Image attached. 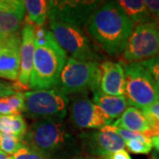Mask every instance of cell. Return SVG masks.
I'll return each mask as SVG.
<instances>
[{
    "instance_id": "6da1fadb",
    "label": "cell",
    "mask_w": 159,
    "mask_h": 159,
    "mask_svg": "<svg viewBox=\"0 0 159 159\" xmlns=\"http://www.w3.org/2000/svg\"><path fill=\"white\" fill-rule=\"evenodd\" d=\"M23 142L45 159H71L81 153L79 133L65 119L34 120Z\"/></svg>"
},
{
    "instance_id": "7a4b0ae2",
    "label": "cell",
    "mask_w": 159,
    "mask_h": 159,
    "mask_svg": "<svg viewBox=\"0 0 159 159\" xmlns=\"http://www.w3.org/2000/svg\"><path fill=\"white\" fill-rule=\"evenodd\" d=\"M134 24L117 1L102 2L92 15L86 31L111 57L122 56Z\"/></svg>"
},
{
    "instance_id": "3957f363",
    "label": "cell",
    "mask_w": 159,
    "mask_h": 159,
    "mask_svg": "<svg viewBox=\"0 0 159 159\" xmlns=\"http://www.w3.org/2000/svg\"><path fill=\"white\" fill-rule=\"evenodd\" d=\"M67 57V54L58 45L53 34L44 44L34 45L29 89L41 90L56 88Z\"/></svg>"
},
{
    "instance_id": "277c9868",
    "label": "cell",
    "mask_w": 159,
    "mask_h": 159,
    "mask_svg": "<svg viewBox=\"0 0 159 159\" xmlns=\"http://www.w3.org/2000/svg\"><path fill=\"white\" fill-rule=\"evenodd\" d=\"M99 77L100 63L68 57L56 88L67 97L85 93L88 89L95 92L99 90Z\"/></svg>"
},
{
    "instance_id": "5b68a950",
    "label": "cell",
    "mask_w": 159,
    "mask_h": 159,
    "mask_svg": "<svg viewBox=\"0 0 159 159\" xmlns=\"http://www.w3.org/2000/svg\"><path fill=\"white\" fill-rule=\"evenodd\" d=\"M125 94L124 97L135 108H147L159 100V87L141 62L124 65Z\"/></svg>"
},
{
    "instance_id": "8992f818",
    "label": "cell",
    "mask_w": 159,
    "mask_h": 159,
    "mask_svg": "<svg viewBox=\"0 0 159 159\" xmlns=\"http://www.w3.org/2000/svg\"><path fill=\"white\" fill-rule=\"evenodd\" d=\"M24 97L23 112L29 119L63 120L67 116L69 98L57 88L28 91L24 93Z\"/></svg>"
},
{
    "instance_id": "52a82bcc",
    "label": "cell",
    "mask_w": 159,
    "mask_h": 159,
    "mask_svg": "<svg viewBox=\"0 0 159 159\" xmlns=\"http://www.w3.org/2000/svg\"><path fill=\"white\" fill-rule=\"evenodd\" d=\"M49 26L56 42L67 56L78 60L100 63L102 57L86 30L53 20L49 21Z\"/></svg>"
},
{
    "instance_id": "ba28073f",
    "label": "cell",
    "mask_w": 159,
    "mask_h": 159,
    "mask_svg": "<svg viewBox=\"0 0 159 159\" xmlns=\"http://www.w3.org/2000/svg\"><path fill=\"white\" fill-rule=\"evenodd\" d=\"M159 54V21L136 25L126 43L122 59L126 64L142 62Z\"/></svg>"
},
{
    "instance_id": "9c48e42d",
    "label": "cell",
    "mask_w": 159,
    "mask_h": 159,
    "mask_svg": "<svg viewBox=\"0 0 159 159\" xmlns=\"http://www.w3.org/2000/svg\"><path fill=\"white\" fill-rule=\"evenodd\" d=\"M102 3L94 0L48 1V20L86 30L92 15Z\"/></svg>"
},
{
    "instance_id": "30bf717a",
    "label": "cell",
    "mask_w": 159,
    "mask_h": 159,
    "mask_svg": "<svg viewBox=\"0 0 159 159\" xmlns=\"http://www.w3.org/2000/svg\"><path fill=\"white\" fill-rule=\"evenodd\" d=\"M81 153L96 157L125 149V141L114 131L111 125L99 129L79 133Z\"/></svg>"
},
{
    "instance_id": "8fae6325",
    "label": "cell",
    "mask_w": 159,
    "mask_h": 159,
    "mask_svg": "<svg viewBox=\"0 0 159 159\" xmlns=\"http://www.w3.org/2000/svg\"><path fill=\"white\" fill-rule=\"evenodd\" d=\"M69 121L80 129H99L112 122L85 93L74 96L69 103Z\"/></svg>"
},
{
    "instance_id": "7c38bea8",
    "label": "cell",
    "mask_w": 159,
    "mask_h": 159,
    "mask_svg": "<svg viewBox=\"0 0 159 159\" xmlns=\"http://www.w3.org/2000/svg\"><path fill=\"white\" fill-rule=\"evenodd\" d=\"M20 35L19 33L0 38V78L18 80L20 64Z\"/></svg>"
},
{
    "instance_id": "4fadbf2b",
    "label": "cell",
    "mask_w": 159,
    "mask_h": 159,
    "mask_svg": "<svg viewBox=\"0 0 159 159\" xmlns=\"http://www.w3.org/2000/svg\"><path fill=\"white\" fill-rule=\"evenodd\" d=\"M20 64L18 83L15 89H29L30 75L33 67L34 54V26L24 23L20 32Z\"/></svg>"
},
{
    "instance_id": "5bb4252c",
    "label": "cell",
    "mask_w": 159,
    "mask_h": 159,
    "mask_svg": "<svg viewBox=\"0 0 159 159\" xmlns=\"http://www.w3.org/2000/svg\"><path fill=\"white\" fill-rule=\"evenodd\" d=\"M99 90L107 96H124L125 70L123 63L111 60H104L100 63Z\"/></svg>"
},
{
    "instance_id": "9a60e30c",
    "label": "cell",
    "mask_w": 159,
    "mask_h": 159,
    "mask_svg": "<svg viewBox=\"0 0 159 159\" xmlns=\"http://www.w3.org/2000/svg\"><path fill=\"white\" fill-rule=\"evenodd\" d=\"M26 15L24 1L13 0L11 6L0 8V38L19 33Z\"/></svg>"
},
{
    "instance_id": "2e32d148",
    "label": "cell",
    "mask_w": 159,
    "mask_h": 159,
    "mask_svg": "<svg viewBox=\"0 0 159 159\" xmlns=\"http://www.w3.org/2000/svg\"><path fill=\"white\" fill-rule=\"evenodd\" d=\"M112 126L142 134L150 139V128L147 118L141 109L128 106L119 119L111 124Z\"/></svg>"
},
{
    "instance_id": "e0dca14e",
    "label": "cell",
    "mask_w": 159,
    "mask_h": 159,
    "mask_svg": "<svg viewBox=\"0 0 159 159\" xmlns=\"http://www.w3.org/2000/svg\"><path fill=\"white\" fill-rule=\"evenodd\" d=\"M93 102L107 115L113 123L128 107V102L124 96L113 97L102 94L100 90L93 92Z\"/></svg>"
},
{
    "instance_id": "ac0fdd59",
    "label": "cell",
    "mask_w": 159,
    "mask_h": 159,
    "mask_svg": "<svg viewBox=\"0 0 159 159\" xmlns=\"http://www.w3.org/2000/svg\"><path fill=\"white\" fill-rule=\"evenodd\" d=\"M122 10L125 11L134 24L138 25L142 23L155 20L148 12L145 1L142 0H119L117 1Z\"/></svg>"
},
{
    "instance_id": "d6986e66",
    "label": "cell",
    "mask_w": 159,
    "mask_h": 159,
    "mask_svg": "<svg viewBox=\"0 0 159 159\" xmlns=\"http://www.w3.org/2000/svg\"><path fill=\"white\" fill-rule=\"evenodd\" d=\"M26 15L24 23L43 27L48 20V1L45 0H25Z\"/></svg>"
},
{
    "instance_id": "ffe728a7",
    "label": "cell",
    "mask_w": 159,
    "mask_h": 159,
    "mask_svg": "<svg viewBox=\"0 0 159 159\" xmlns=\"http://www.w3.org/2000/svg\"><path fill=\"white\" fill-rule=\"evenodd\" d=\"M27 130L28 125L21 114H0V134H9L23 140Z\"/></svg>"
},
{
    "instance_id": "44dd1931",
    "label": "cell",
    "mask_w": 159,
    "mask_h": 159,
    "mask_svg": "<svg viewBox=\"0 0 159 159\" xmlns=\"http://www.w3.org/2000/svg\"><path fill=\"white\" fill-rule=\"evenodd\" d=\"M25 109L24 93L16 92L12 95L2 97L0 99V114L13 115L21 114Z\"/></svg>"
},
{
    "instance_id": "7402d4cb",
    "label": "cell",
    "mask_w": 159,
    "mask_h": 159,
    "mask_svg": "<svg viewBox=\"0 0 159 159\" xmlns=\"http://www.w3.org/2000/svg\"><path fill=\"white\" fill-rule=\"evenodd\" d=\"M23 140L19 137L9 134H1L0 136V150L6 155L12 156L23 145Z\"/></svg>"
},
{
    "instance_id": "603a6c76",
    "label": "cell",
    "mask_w": 159,
    "mask_h": 159,
    "mask_svg": "<svg viewBox=\"0 0 159 159\" xmlns=\"http://www.w3.org/2000/svg\"><path fill=\"white\" fill-rule=\"evenodd\" d=\"M125 147L130 151L131 153L140 154V155H147L153 148L151 141L148 142H142L139 140H130L126 141Z\"/></svg>"
},
{
    "instance_id": "cb8c5ba5",
    "label": "cell",
    "mask_w": 159,
    "mask_h": 159,
    "mask_svg": "<svg viewBox=\"0 0 159 159\" xmlns=\"http://www.w3.org/2000/svg\"><path fill=\"white\" fill-rule=\"evenodd\" d=\"M11 159H45V157L35 149L23 143L22 146L11 156Z\"/></svg>"
},
{
    "instance_id": "d4e9b609",
    "label": "cell",
    "mask_w": 159,
    "mask_h": 159,
    "mask_svg": "<svg viewBox=\"0 0 159 159\" xmlns=\"http://www.w3.org/2000/svg\"><path fill=\"white\" fill-rule=\"evenodd\" d=\"M141 63L148 70V73L150 74L154 80L159 87V54Z\"/></svg>"
},
{
    "instance_id": "484cf974",
    "label": "cell",
    "mask_w": 159,
    "mask_h": 159,
    "mask_svg": "<svg viewBox=\"0 0 159 159\" xmlns=\"http://www.w3.org/2000/svg\"><path fill=\"white\" fill-rule=\"evenodd\" d=\"M112 126V125H111ZM113 127L114 131L119 134V136L121 137L125 142L126 141H130V140H139V141H142L144 142H150L151 140L148 138V137L144 136L142 134H138V133H134V132H131V131L125 130L123 128H119V127Z\"/></svg>"
},
{
    "instance_id": "4316f807",
    "label": "cell",
    "mask_w": 159,
    "mask_h": 159,
    "mask_svg": "<svg viewBox=\"0 0 159 159\" xmlns=\"http://www.w3.org/2000/svg\"><path fill=\"white\" fill-rule=\"evenodd\" d=\"M145 4L150 15L159 21V0H146Z\"/></svg>"
},
{
    "instance_id": "83f0119b",
    "label": "cell",
    "mask_w": 159,
    "mask_h": 159,
    "mask_svg": "<svg viewBox=\"0 0 159 159\" xmlns=\"http://www.w3.org/2000/svg\"><path fill=\"white\" fill-rule=\"evenodd\" d=\"M19 91L15 89V86L9 84L7 82H1L0 81V99L2 97H7L12 95Z\"/></svg>"
},
{
    "instance_id": "f1b7e54d",
    "label": "cell",
    "mask_w": 159,
    "mask_h": 159,
    "mask_svg": "<svg viewBox=\"0 0 159 159\" xmlns=\"http://www.w3.org/2000/svg\"><path fill=\"white\" fill-rule=\"evenodd\" d=\"M100 159H132L129 153L125 149H121L113 153L106 155L104 157H99Z\"/></svg>"
},
{
    "instance_id": "f546056e",
    "label": "cell",
    "mask_w": 159,
    "mask_h": 159,
    "mask_svg": "<svg viewBox=\"0 0 159 159\" xmlns=\"http://www.w3.org/2000/svg\"><path fill=\"white\" fill-rule=\"evenodd\" d=\"M142 111L147 112V113L150 114L151 116H153L155 119L159 120V100L152 103L151 105L148 106L147 108L143 109Z\"/></svg>"
},
{
    "instance_id": "4dcf8cb0",
    "label": "cell",
    "mask_w": 159,
    "mask_h": 159,
    "mask_svg": "<svg viewBox=\"0 0 159 159\" xmlns=\"http://www.w3.org/2000/svg\"><path fill=\"white\" fill-rule=\"evenodd\" d=\"M71 159H100L99 157H92V156H89V155H86V154L80 153L78 156L74 157L73 158Z\"/></svg>"
},
{
    "instance_id": "1f68e13d",
    "label": "cell",
    "mask_w": 159,
    "mask_h": 159,
    "mask_svg": "<svg viewBox=\"0 0 159 159\" xmlns=\"http://www.w3.org/2000/svg\"><path fill=\"white\" fill-rule=\"evenodd\" d=\"M151 143H152V146L154 148H156L157 151L159 152V135H157V136H153L151 139Z\"/></svg>"
},
{
    "instance_id": "d6a6232c",
    "label": "cell",
    "mask_w": 159,
    "mask_h": 159,
    "mask_svg": "<svg viewBox=\"0 0 159 159\" xmlns=\"http://www.w3.org/2000/svg\"><path fill=\"white\" fill-rule=\"evenodd\" d=\"M13 0H0V8H5L11 6Z\"/></svg>"
},
{
    "instance_id": "836d02e7",
    "label": "cell",
    "mask_w": 159,
    "mask_h": 159,
    "mask_svg": "<svg viewBox=\"0 0 159 159\" xmlns=\"http://www.w3.org/2000/svg\"><path fill=\"white\" fill-rule=\"evenodd\" d=\"M0 159H11V156L6 155V153L2 152V151L0 150Z\"/></svg>"
},
{
    "instance_id": "e575fe53",
    "label": "cell",
    "mask_w": 159,
    "mask_h": 159,
    "mask_svg": "<svg viewBox=\"0 0 159 159\" xmlns=\"http://www.w3.org/2000/svg\"><path fill=\"white\" fill-rule=\"evenodd\" d=\"M0 136H1V134H0Z\"/></svg>"
}]
</instances>
